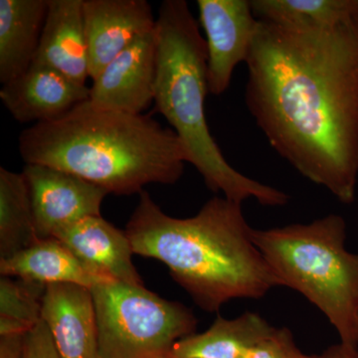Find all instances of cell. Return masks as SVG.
Returning <instances> with one entry per match:
<instances>
[{"instance_id":"6da1fadb","label":"cell","mask_w":358,"mask_h":358,"mask_svg":"<svg viewBox=\"0 0 358 358\" xmlns=\"http://www.w3.org/2000/svg\"><path fill=\"white\" fill-rule=\"evenodd\" d=\"M355 10V0H353ZM296 28L259 20L245 102L268 145L352 204L358 185V23Z\"/></svg>"},{"instance_id":"7a4b0ae2","label":"cell","mask_w":358,"mask_h":358,"mask_svg":"<svg viewBox=\"0 0 358 358\" xmlns=\"http://www.w3.org/2000/svg\"><path fill=\"white\" fill-rule=\"evenodd\" d=\"M242 203L214 196L196 215H167L143 190L128 224L134 254L160 261L201 310L259 300L281 287L254 241Z\"/></svg>"},{"instance_id":"3957f363","label":"cell","mask_w":358,"mask_h":358,"mask_svg":"<svg viewBox=\"0 0 358 358\" xmlns=\"http://www.w3.org/2000/svg\"><path fill=\"white\" fill-rule=\"evenodd\" d=\"M26 164L75 174L110 194L129 196L152 183L174 185L187 164L182 143L150 115L106 109L86 100L18 138Z\"/></svg>"},{"instance_id":"277c9868","label":"cell","mask_w":358,"mask_h":358,"mask_svg":"<svg viewBox=\"0 0 358 358\" xmlns=\"http://www.w3.org/2000/svg\"><path fill=\"white\" fill-rule=\"evenodd\" d=\"M157 76L155 113L164 115L212 192L238 203L255 199L263 206L288 203L289 195L248 178L224 157L207 124L206 41L185 0H164L155 28Z\"/></svg>"},{"instance_id":"5b68a950","label":"cell","mask_w":358,"mask_h":358,"mask_svg":"<svg viewBox=\"0 0 358 358\" xmlns=\"http://www.w3.org/2000/svg\"><path fill=\"white\" fill-rule=\"evenodd\" d=\"M346 222L329 214L307 224L253 229V239L281 287L319 308L339 343L358 348V253L345 247Z\"/></svg>"},{"instance_id":"8992f818","label":"cell","mask_w":358,"mask_h":358,"mask_svg":"<svg viewBox=\"0 0 358 358\" xmlns=\"http://www.w3.org/2000/svg\"><path fill=\"white\" fill-rule=\"evenodd\" d=\"M98 320L99 358H171L196 331L190 308L145 286L108 282L91 289Z\"/></svg>"},{"instance_id":"52a82bcc","label":"cell","mask_w":358,"mask_h":358,"mask_svg":"<svg viewBox=\"0 0 358 358\" xmlns=\"http://www.w3.org/2000/svg\"><path fill=\"white\" fill-rule=\"evenodd\" d=\"M199 23L207 47L209 93L229 88L235 68L246 63L259 20L248 0H197Z\"/></svg>"},{"instance_id":"ba28073f","label":"cell","mask_w":358,"mask_h":358,"mask_svg":"<svg viewBox=\"0 0 358 358\" xmlns=\"http://www.w3.org/2000/svg\"><path fill=\"white\" fill-rule=\"evenodd\" d=\"M22 173L39 239L53 237L56 231L88 216H100L103 199L110 194L100 186L54 167L25 164Z\"/></svg>"},{"instance_id":"9c48e42d","label":"cell","mask_w":358,"mask_h":358,"mask_svg":"<svg viewBox=\"0 0 358 358\" xmlns=\"http://www.w3.org/2000/svg\"><path fill=\"white\" fill-rule=\"evenodd\" d=\"M157 47L155 30L138 37L101 72L90 87L99 107L143 114L155 100Z\"/></svg>"},{"instance_id":"30bf717a","label":"cell","mask_w":358,"mask_h":358,"mask_svg":"<svg viewBox=\"0 0 358 358\" xmlns=\"http://www.w3.org/2000/svg\"><path fill=\"white\" fill-rule=\"evenodd\" d=\"M83 16L92 80L157 23L147 0H83Z\"/></svg>"},{"instance_id":"8fae6325","label":"cell","mask_w":358,"mask_h":358,"mask_svg":"<svg viewBox=\"0 0 358 358\" xmlns=\"http://www.w3.org/2000/svg\"><path fill=\"white\" fill-rule=\"evenodd\" d=\"M89 99L87 85L76 83L58 71L36 64L2 85L0 90L4 108L21 124L53 121Z\"/></svg>"},{"instance_id":"7c38bea8","label":"cell","mask_w":358,"mask_h":358,"mask_svg":"<svg viewBox=\"0 0 358 358\" xmlns=\"http://www.w3.org/2000/svg\"><path fill=\"white\" fill-rule=\"evenodd\" d=\"M41 320L61 358H99L98 320L91 289L47 285Z\"/></svg>"},{"instance_id":"4fadbf2b","label":"cell","mask_w":358,"mask_h":358,"mask_svg":"<svg viewBox=\"0 0 358 358\" xmlns=\"http://www.w3.org/2000/svg\"><path fill=\"white\" fill-rule=\"evenodd\" d=\"M87 265L113 281L143 286L133 263V247L126 230L100 216H88L54 233Z\"/></svg>"},{"instance_id":"5bb4252c","label":"cell","mask_w":358,"mask_h":358,"mask_svg":"<svg viewBox=\"0 0 358 358\" xmlns=\"http://www.w3.org/2000/svg\"><path fill=\"white\" fill-rule=\"evenodd\" d=\"M32 64L52 68L76 83L86 85L90 73L83 0H49Z\"/></svg>"},{"instance_id":"9a60e30c","label":"cell","mask_w":358,"mask_h":358,"mask_svg":"<svg viewBox=\"0 0 358 358\" xmlns=\"http://www.w3.org/2000/svg\"><path fill=\"white\" fill-rule=\"evenodd\" d=\"M1 277L50 284H75L92 289L113 282L90 267L57 238L39 239L29 248L0 260Z\"/></svg>"},{"instance_id":"2e32d148","label":"cell","mask_w":358,"mask_h":358,"mask_svg":"<svg viewBox=\"0 0 358 358\" xmlns=\"http://www.w3.org/2000/svg\"><path fill=\"white\" fill-rule=\"evenodd\" d=\"M49 0H0V82L32 65L48 13Z\"/></svg>"},{"instance_id":"e0dca14e","label":"cell","mask_w":358,"mask_h":358,"mask_svg":"<svg viewBox=\"0 0 358 358\" xmlns=\"http://www.w3.org/2000/svg\"><path fill=\"white\" fill-rule=\"evenodd\" d=\"M274 329L256 313L246 312L232 320L218 317L203 333L176 343L171 358H244Z\"/></svg>"},{"instance_id":"ac0fdd59","label":"cell","mask_w":358,"mask_h":358,"mask_svg":"<svg viewBox=\"0 0 358 358\" xmlns=\"http://www.w3.org/2000/svg\"><path fill=\"white\" fill-rule=\"evenodd\" d=\"M24 176L0 167V260L38 241Z\"/></svg>"},{"instance_id":"d6986e66","label":"cell","mask_w":358,"mask_h":358,"mask_svg":"<svg viewBox=\"0 0 358 358\" xmlns=\"http://www.w3.org/2000/svg\"><path fill=\"white\" fill-rule=\"evenodd\" d=\"M258 20L296 28L331 27L352 16L353 0H252Z\"/></svg>"},{"instance_id":"ffe728a7","label":"cell","mask_w":358,"mask_h":358,"mask_svg":"<svg viewBox=\"0 0 358 358\" xmlns=\"http://www.w3.org/2000/svg\"><path fill=\"white\" fill-rule=\"evenodd\" d=\"M47 285L1 277L0 279V336L29 333L41 320Z\"/></svg>"},{"instance_id":"44dd1931","label":"cell","mask_w":358,"mask_h":358,"mask_svg":"<svg viewBox=\"0 0 358 358\" xmlns=\"http://www.w3.org/2000/svg\"><path fill=\"white\" fill-rule=\"evenodd\" d=\"M300 348L294 343L293 334L286 327L278 329L259 341L244 358H294Z\"/></svg>"},{"instance_id":"7402d4cb","label":"cell","mask_w":358,"mask_h":358,"mask_svg":"<svg viewBox=\"0 0 358 358\" xmlns=\"http://www.w3.org/2000/svg\"><path fill=\"white\" fill-rule=\"evenodd\" d=\"M23 358H61L43 320L25 334Z\"/></svg>"},{"instance_id":"603a6c76","label":"cell","mask_w":358,"mask_h":358,"mask_svg":"<svg viewBox=\"0 0 358 358\" xmlns=\"http://www.w3.org/2000/svg\"><path fill=\"white\" fill-rule=\"evenodd\" d=\"M294 358H358V348L339 343L317 355H307L300 350Z\"/></svg>"},{"instance_id":"cb8c5ba5","label":"cell","mask_w":358,"mask_h":358,"mask_svg":"<svg viewBox=\"0 0 358 358\" xmlns=\"http://www.w3.org/2000/svg\"><path fill=\"white\" fill-rule=\"evenodd\" d=\"M24 338L22 334L0 336V358H23Z\"/></svg>"},{"instance_id":"d4e9b609","label":"cell","mask_w":358,"mask_h":358,"mask_svg":"<svg viewBox=\"0 0 358 358\" xmlns=\"http://www.w3.org/2000/svg\"><path fill=\"white\" fill-rule=\"evenodd\" d=\"M353 13H355V20H357L358 23V0H355V10H353Z\"/></svg>"}]
</instances>
